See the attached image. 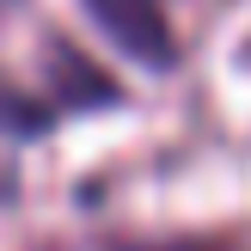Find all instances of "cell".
Returning a JSON list of instances; mask_svg holds the SVG:
<instances>
[{
    "instance_id": "obj_5",
    "label": "cell",
    "mask_w": 251,
    "mask_h": 251,
    "mask_svg": "<svg viewBox=\"0 0 251 251\" xmlns=\"http://www.w3.org/2000/svg\"><path fill=\"white\" fill-rule=\"evenodd\" d=\"M6 6H12V0H0V12H6Z\"/></svg>"
},
{
    "instance_id": "obj_2",
    "label": "cell",
    "mask_w": 251,
    "mask_h": 251,
    "mask_svg": "<svg viewBox=\"0 0 251 251\" xmlns=\"http://www.w3.org/2000/svg\"><path fill=\"white\" fill-rule=\"evenodd\" d=\"M49 98L61 110H92V104H117V80L98 74L86 55H74L68 43H49Z\"/></svg>"
},
{
    "instance_id": "obj_1",
    "label": "cell",
    "mask_w": 251,
    "mask_h": 251,
    "mask_svg": "<svg viewBox=\"0 0 251 251\" xmlns=\"http://www.w3.org/2000/svg\"><path fill=\"white\" fill-rule=\"evenodd\" d=\"M80 6L135 68H147V74L178 68V37H172L166 0H80Z\"/></svg>"
},
{
    "instance_id": "obj_4",
    "label": "cell",
    "mask_w": 251,
    "mask_h": 251,
    "mask_svg": "<svg viewBox=\"0 0 251 251\" xmlns=\"http://www.w3.org/2000/svg\"><path fill=\"white\" fill-rule=\"evenodd\" d=\"M110 251H239L221 239H153V245H110Z\"/></svg>"
},
{
    "instance_id": "obj_3",
    "label": "cell",
    "mask_w": 251,
    "mask_h": 251,
    "mask_svg": "<svg viewBox=\"0 0 251 251\" xmlns=\"http://www.w3.org/2000/svg\"><path fill=\"white\" fill-rule=\"evenodd\" d=\"M55 117H68V110H61L49 92H25L19 80L0 74V135L31 141V135H49V129H55Z\"/></svg>"
}]
</instances>
